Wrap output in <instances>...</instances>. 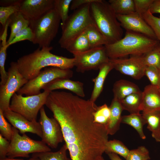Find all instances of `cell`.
<instances>
[{
    "mask_svg": "<svg viewBox=\"0 0 160 160\" xmlns=\"http://www.w3.org/2000/svg\"><path fill=\"white\" fill-rule=\"evenodd\" d=\"M61 128L71 160H96L108 140L105 125L94 121L95 102L65 91L49 92L45 104Z\"/></svg>",
    "mask_w": 160,
    "mask_h": 160,
    "instance_id": "cell-1",
    "label": "cell"
},
{
    "mask_svg": "<svg viewBox=\"0 0 160 160\" xmlns=\"http://www.w3.org/2000/svg\"><path fill=\"white\" fill-rule=\"evenodd\" d=\"M39 48L33 52L19 58L16 62L19 71L26 79L31 80L41 70L48 67L71 69L75 66L74 58H69L50 52L52 47Z\"/></svg>",
    "mask_w": 160,
    "mask_h": 160,
    "instance_id": "cell-2",
    "label": "cell"
},
{
    "mask_svg": "<svg viewBox=\"0 0 160 160\" xmlns=\"http://www.w3.org/2000/svg\"><path fill=\"white\" fill-rule=\"evenodd\" d=\"M160 43L158 40L143 34L126 31L123 38L104 46L108 57L112 59L124 58L129 55H143Z\"/></svg>",
    "mask_w": 160,
    "mask_h": 160,
    "instance_id": "cell-3",
    "label": "cell"
},
{
    "mask_svg": "<svg viewBox=\"0 0 160 160\" xmlns=\"http://www.w3.org/2000/svg\"><path fill=\"white\" fill-rule=\"evenodd\" d=\"M92 17L108 44L121 39L123 30L116 15L108 1L97 0L90 4Z\"/></svg>",
    "mask_w": 160,
    "mask_h": 160,
    "instance_id": "cell-4",
    "label": "cell"
},
{
    "mask_svg": "<svg viewBox=\"0 0 160 160\" xmlns=\"http://www.w3.org/2000/svg\"><path fill=\"white\" fill-rule=\"evenodd\" d=\"M94 23L91 14L90 4L74 10L64 23H61L62 35L58 41L60 47L66 49L76 37Z\"/></svg>",
    "mask_w": 160,
    "mask_h": 160,
    "instance_id": "cell-5",
    "label": "cell"
},
{
    "mask_svg": "<svg viewBox=\"0 0 160 160\" xmlns=\"http://www.w3.org/2000/svg\"><path fill=\"white\" fill-rule=\"evenodd\" d=\"M60 20L53 8L38 18L30 21L29 26L34 35L32 42L40 48L50 47L58 33Z\"/></svg>",
    "mask_w": 160,
    "mask_h": 160,
    "instance_id": "cell-6",
    "label": "cell"
},
{
    "mask_svg": "<svg viewBox=\"0 0 160 160\" xmlns=\"http://www.w3.org/2000/svg\"><path fill=\"white\" fill-rule=\"evenodd\" d=\"M49 92L44 91L38 95L25 97L16 93L11 99L9 109L30 121H36L38 113L45 105Z\"/></svg>",
    "mask_w": 160,
    "mask_h": 160,
    "instance_id": "cell-7",
    "label": "cell"
},
{
    "mask_svg": "<svg viewBox=\"0 0 160 160\" xmlns=\"http://www.w3.org/2000/svg\"><path fill=\"white\" fill-rule=\"evenodd\" d=\"M12 136L10 141L7 158H28L31 153L51 151L50 148L41 140L31 139L25 133L21 135L19 130L14 127H12Z\"/></svg>",
    "mask_w": 160,
    "mask_h": 160,
    "instance_id": "cell-8",
    "label": "cell"
},
{
    "mask_svg": "<svg viewBox=\"0 0 160 160\" xmlns=\"http://www.w3.org/2000/svg\"><path fill=\"white\" fill-rule=\"evenodd\" d=\"M73 75V72L71 69L55 67H46L36 77L28 81L17 94L26 96L39 94L41 93V89L51 81L58 78L70 79Z\"/></svg>",
    "mask_w": 160,
    "mask_h": 160,
    "instance_id": "cell-9",
    "label": "cell"
},
{
    "mask_svg": "<svg viewBox=\"0 0 160 160\" xmlns=\"http://www.w3.org/2000/svg\"><path fill=\"white\" fill-rule=\"evenodd\" d=\"M5 84L0 86V109L4 112L9 109L11 99L28 81L19 72L16 62H12L7 72Z\"/></svg>",
    "mask_w": 160,
    "mask_h": 160,
    "instance_id": "cell-10",
    "label": "cell"
},
{
    "mask_svg": "<svg viewBox=\"0 0 160 160\" xmlns=\"http://www.w3.org/2000/svg\"><path fill=\"white\" fill-rule=\"evenodd\" d=\"M73 55L76 71L81 73L92 70H99L103 65L110 60L104 46L91 48Z\"/></svg>",
    "mask_w": 160,
    "mask_h": 160,
    "instance_id": "cell-11",
    "label": "cell"
},
{
    "mask_svg": "<svg viewBox=\"0 0 160 160\" xmlns=\"http://www.w3.org/2000/svg\"><path fill=\"white\" fill-rule=\"evenodd\" d=\"M39 123L42 129L41 141L49 147L56 148L64 140L60 124L55 118H49L47 115L44 106L40 110Z\"/></svg>",
    "mask_w": 160,
    "mask_h": 160,
    "instance_id": "cell-12",
    "label": "cell"
},
{
    "mask_svg": "<svg viewBox=\"0 0 160 160\" xmlns=\"http://www.w3.org/2000/svg\"><path fill=\"white\" fill-rule=\"evenodd\" d=\"M110 60L113 69L123 74L136 80L141 79L145 75L147 66L143 55L132 56L129 58L112 59Z\"/></svg>",
    "mask_w": 160,
    "mask_h": 160,
    "instance_id": "cell-13",
    "label": "cell"
},
{
    "mask_svg": "<svg viewBox=\"0 0 160 160\" xmlns=\"http://www.w3.org/2000/svg\"><path fill=\"white\" fill-rule=\"evenodd\" d=\"M116 16L122 27L126 31L141 33L157 39L151 27L142 17L136 12L128 15H116Z\"/></svg>",
    "mask_w": 160,
    "mask_h": 160,
    "instance_id": "cell-14",
    "label": "cell"
},
{
    "mask_svg": "<svg viewBox=\"0 0 160 160\" xmlns=\"http://www.w3.org/2000/svg\"><path fill=\"white\" fill-rule=\"evenodd\" d=\"M54 0H22L20 11L29 21L36 19L54 8Z\"/></svg>",
    "mask_w": 160,
    "mask_h": 160,
    "instance_id": "cell-15",
    "label": "cell"
},
{
    "mask_svg": "<svg viewBox=\"0 0 160 160\" xmlns=\"http://www.w3.org/2000/svg\"><path fill=\"white\" fill-rule=\"evenodd\" d=\"M3 114L5 118L13 127L19 130L20 133L23 134L26 132H30L35 134L42 138V129L39 122L37 121H30L9 109L4 111Z\"/></svg>",
    "mask_w": 160,
    "mask_h": 160,
    "instance_id": "cell-16",
    "label": "cell"
},
{
    "mask_svg": "<svg viewBox=\"0 0 160 160\" xmlns=\"http://www.w3.org/2000/svg\"><path fill=\"white\" fill-rule=\"evenodd\" d=\"M83 83L79 81L71 80L70 79L58 78L54 80L45 85L44 91L50 92L57 89H65L70 91L81 97L85 96Z\"/></svg>",
    "mask_w": 160,
    "mask_h": 160,
    "instance_id": "cell-17",
    "label": "cell"
},
{
    "mask_svg": "<svg viewBox=\"0 0 160 160\" xmlns=\"http://www.w3.org/2000/svg\"><path fill=\"white\" fill-rule=\"evenodd\" d=\"M160 110V90L151 84L145 87L142 92L141 111L146 112Z\"/></svg>",
    "mask_w": 160,
    "mask_h": 160,
    "instance_id": "cell-18",
    "label": "cell"
},
{
    "mask_svg": "<svg viewBox=\"0 0 160 160\" xmlns=\"http://www.w3.org/2000/svg\"><path fill=\"white\" fill-rule=\"evenodd\" d=\"M109 108L110 115L105 127L108 135H113L119 129L124 109L120 101L114 98Z\"/></svg>",
    "mask_w": 160,
    "mask_h": 160,
    "instance_id": "cell-19",
    "label": "cell"
},
{
    "mask_svg": "<svg viewBox=\"0 0 160 160\" xmlns=\"http://www.w3.org/2000/svg\"><path fill=\"white\" fill-rule=\"evenodd\" d=\"M113 69V66L110 60L100 68L97 76L92 79L94 86L89 100L95 102L99 96L102 91L105 79L108 74Z\"/></svg>",
    "mask_w": 160,
    "mask_h": 160,
    "instance_id": "cell-20",
    "label": "cell"
},
{
    "mask_svg": "<svg viewBox=\"0 0 160 160\" xmlns=\"http://www.w3.org/2000/svg\"><path fill=\"white\" fill-rule=\"evenodd\" d=\"M141 91L135 84L128 81L120 79L115 82L113 88V98L121 101L128 95Z\"/></svg>",
    "mask_w": 160,
    "mask_h": 160,
    "instance_id": "cell-21",
    "label": "cell"
},
{
    "mask_svg": "<svg viewBox=\"0 0 160 160\" xmlns=\"http://www.w3.org/2000/svg\"><path fill=\"white\" fill-rule=\"evenodd\" d=\"M8 20L11 31L9 37L7 41V45L11 41L18 32L28 27L30 24V21L26 19L20 11L12 15Z\"/></svg>",
    "mask_w": 160,
    "mask_h": 160,
    "instance_id": "cell-22",
    "label": "cell"
},
{
    "mask_svg": "<svg viewBox=\"0 0 160 160\" xmlns=\"http://www.w3.org/2000/svg\"><path fill=\"white\" fill-rule=\"evenodd\" d=\"M147 124V128L157 142H160V110L143 112Z\"/></svg>",
    "mask_w": 160,
    "mask_h": 160,
    "instance_id": "cell-23",
    "label": "cell"
},
{
    "mask_svg": "<svg viewBox=\"0 0 160 160\" xmlns=\"http://www.w3.org/2000/svg\"><path fill=\"white\" fill-rule=\"evenodd\" d=\"M142 101V92L132 94L120 101L124 110L130 114L140 113Z\"/></svg>",
    "mask_w": 160,
    "mask_h": 160,
    "instance_id": "cell-24",
    "label": "cell"
},
{
    "mask_svg": "<svg viewBox=\"0 0 160 160\" xmlns=\"http://www.w3.org/2000/svg\"><path fill=\"white\" fill-rule=\"evenodd\" d=\"M121 123L132 126L137 131L142 139H145L146 137L143 131V127L146 124V122L142 114H130L122 116Z\"/></svg>",
    "mask_w": 160,
    "mask_h": 160,
    "instance_id": "cell-25",
    "label": "cell"
},
{
    "mask_svg": "<svg viewBox=\"0 0 160 160\" xmlns=\"http://www.w3.org/2000/svg\"><path fill=\"white\" fill-rule=\"evenodd\" d=\"M85 32L91 48L105 46L108 42L95 23L89 25Z\"/></svg>",
    "mask_w": 160,
    "mask_h": 160,
    "instance_id": "cell-26",
    "label": "cell"
},
{
    "mask_svg": "<svg viewBox=\"0 0 160 160\" xmlns=\"http://www.w3.org/2000/svg\"><path fill=\"white\" fill-rule=\"evenodd\" d=\"M116 15H126L135 12L133 0L108 1Z\"/></svg>",
    "mask_w": 160,
    "mask_h": 160,
    "instance_id": "cell-27",
    "label": "cell"
},
{
    "mask_svg": "<svg viewBox=\"0 0 160 160\" xmlns=\"http://www.w3.org/2000/svg\"><path fill=\"white\" fill-rule=\"evenodd\" d=\"M91 48L84 31L76 37L66 49L74 55L85 51Z\"/></svg>",
    "mask_w": 160,
    "mask_h": 160,
    "instance_id": "cell-28",
    "label": "cell"
},
{
    "mask_svg": "<svg viewBox=\"0 0 160 160\" xmlns=\"http://www.w3.org/2000/svg\"><path fill=\"white\" fill-rule=\"evenodd\" d=\"M67 146L65 144L57 151H50L33 153L32 156L36 157L39 160H71L67 156Z\"/></svg>",
    "mask_w": 160,
    "mask_h": 160,
    "instance_id": "cell-29",
    "label": "cell"
},
{
    "mask_svg": "<svg viewBox=\"0 0 160 160\" xmlns=\"http://www.w3.org/2000/svg\"><path fill=\"white\" fill-rule=\"evenodd\" d=\"M7 35L2 34L0 37V40L1 43L0 48V74L1 81L0 86L4 85L6 83L7 79V72L5 69V63L7 57L6 41Z\"/></svg>",
    "mask_w": 160,
    "mask_h": 160,
    "instance_id": "cell-30",
    "label": "cell"
},
{
    "mask_svg": "<svg viewBox=\"0 0 160 160\" xmlns=\"http://www.w3.org/2000/svg\"><path fill=\"white\" fill-rule=\"evenodd\" d=\"M130 150L121 141L117 140H108L106 144L105 152L113 153L126 159Z\"/></svg>",
    "mask_w": 160,
    "mask_h": 160,
    "instance_id": "cell-31",
    "label": "cell"
},
{
    "mask_svg": "<svg viewBox=\"0 0 160 160\" xmlns=\"http://www.w3.org/2000/svg\"><path fill=\"white\" fill-rule=\"evenodd\" d=\"M72 0H54V8L59 16L61 24H63L68 18L69 9Z\"/></svg>",
    "mask_w": 160,
    "mask_h": 160,
    "instance_id": "cell-32",
    "label": "cell"
},
{
    "mask_svg": "<svg viewBox=\"0 0 160 160\" xmlns=\"http://www.w3.org/2000/svg\"><path fill=\"white\" fill-rule=\"evenodd\" d=\"M143 57L147 66H153L160 69V43L143 55Z\"/></svg>",
    "mask_w": 160,
    "mask_h": 160,
    "instance_id": "cell-33",
    "label": "cell"
},
{
    "mask_svg": "<svg viewBox=\"0 0 160 160\" xmlns=\"http://www.w3.org/2000/svg\"><path fill=\"white\" fill-rule=\"evenodd\" d=\"M142 17L151 28L160 43V17L154 16L149 10L143 14Z\"/></svg>",
    "mask_w": 160,
    "mask_h": 160,
    "instance_id": "cell-34",
    "label": "cell"
},
{
    "mask_svg": "<svg viewBox=\"0 0 160 160\" xmlns=\"http://www.w3.org/2000/svg\"><path fill=\"white\" fill-rule=\"evenodd\" d=\"M110 115L109 107L106 104L98 106L93 113L94 121L97 123L105 125L107 124Z\"/></svg>",
    "mask_w": 160,
    "mask_h": 160,
    "instance_id": "cell-35",
    "label": "cell"
},
{
    "mask_svg": "<svg viewBox=\"0 0 160 160\" xmlns=\"http://www.w3.org/2000/svg\"><path fill=\"white\" fill-rule=\"evenodd\" d=\"M150 159L148 150L145 146H141L137 148L130 150L126 160H149Z\"/></svg>",
    "mask_w": 160,
    "mask_h": 160,
    "instance_id": "cell-36",
    "label": "cell"
},
{
    "mask_svg": "<svg viewBox=\"0 0 160 160\" xmlns=\"http://www.w3.org/2000/svg\"><path fill=\"white\" fill-rule=\"evenodd\" d=\"M6 119L3 112L0 109V134L10 141L13 134L12 127Z\"/></svg>",
    "mask_w": 160,
    "mask_h": 160,
    "instance_id": "cell-37",
    "label": "cell"
},
{
    "mask_svg": "<svg viewBox=\"0 0 160 160\" xmlns=\"http://www.w3.org/2000/svg\"><path fill=\"white\" fill-rule=\"evenodd\" d=\"M145 75L150 81L151 84L160 87V69L151 66H147L145 71Z\"/></svg>",
    "mask_w": 160,
    "mask_h": 160,
    "instance_id": "cell-38",
    "label": "cell"
},
{
    "mask_svg": "<svg viewBox=\"0 0 160 160\" xmlns=\"http://www.w3.org/2000/svg\"><path fill=\"white\" fill-rule=\"evenodd\" d=\"M33 37V33L31 29L28 26L18 32L11 41L7 46L8 48L12 44L25 40H28L32 42Z\"/></svg>",
    "mask_w": 160,
    "mask_h": 160,
    "instance_id": "cell-39",
    "label": "cell"
},
{
    "mask_svg": "<svg viewBox=\"0 0 160 160\" xmlns=\"http://www.w3.org/2000/svg\"><path fill=\"white\" fill-rule=\"evenodd\" d=\"M19 11V5L0 7V22L4 28L10 16L14 13Z\"/></svg>",
    "mask_w": 160,
    "mask_h": 160,
    "instance_id": "cell-40",
    "label": "cell"
},
{
    "mask_svg": "<svg viewBox=\"0 0 160 160\" xmlns=\"http://www.w3.org/2000/svg\"><path fill=\"white\" fill-rule=\"evenodd\" d=\"M135 12L142 16L149 10L154 0H133Z\"/></svg>",
    "mask_w": 160,
    "mask_h": 160,
    "instance_id": "cell-41",
    "label": "cell"
},
{
    "mask_svg": "<svg viewBox=\"0 0 160 160\" xmlns=\"http://www.w3.org/2000/svg\"><path fill=\"white\" fill-rule=\"evenodd\" d=\"M10 142L0 134V159L7 158Z\"/></svg>",
    "mask_w": 160,
    "mask_h": 160,
    "instance_id": "cell-42",
    "label": "cell"
},
{
    "mask_svg": "<svg viewBox=\"0 0 160 160\" xmlns=\"http://www.w3.org/2000/svg\"><path fill=\"white\" fill-rule=\"evenodd\" d=\"M97 0H72L70 7L71 10H75L87 4H90Z\"/></svg>",
    "mask_w": 160,
    "mask_h": 160,
    "instance_id": "cell-43",
    "label": "cell"
},
{
    "mask_svg": "<svg viewBox=\"0 0 160 160\" xmlns=\"http://www.w3.org/2000/svg\"><path fill=\"white\" fill-rule=\"evenodd\" d=\"M22 0H1V7H6L15 5H20Z\"/></svg>",
    "mask_w": 160,
    "mask_h": 160,
    "instance_id": "cell-44",
    "label": "cell"
},
{
    "mask_svg": "<svg viewBox=\"0 0 160 160\" xmlns=\"http://www.w3.org/2000/svg\"><path fill=\"white\" fill-rule=\"evenodd\" d=\"M152 14L160 13V0H154L149 9Z\"/></svg>",
    "mask_w": 160,
    "mask_h": 160,
    "instance_id": "cell-45",
    "label": "cell"
},
{
    "mask_svg": "<svg viewBox=\"0 0 160 160\" xmlns=\"http://www.w3.org/2000/svg\"><path fill=\"white\" fill-rule=\"evenodd\" d=\"M111 160H122L118 155L113 153H109L107 154Z\"/></svg>",
    "mask_w": 160,
    "mask_h": 160,
    "instance_id": "cell-46",
    "label": "cell"
},
{
    "mask_svg": "<svg viewBox=\"0 0 160 160\" xmlns=\"http://www.w3.org/2000/svg\"><path fill=\"white\" fill-rule=\"evenodd\" d=\"M0 160H24L21 159H15V158L10 159V158H7L4 159H0ZM26 160H39L36 157L32 156V158H31L28 159Z\"/></svg>",
    "mask_w": 160,
    "mask_h": 160,
    "instance_id": "cell-47",
    "label": "cell"
},
{
    "mask_svg": "<svg viewBox=\"0 0 160 160\" xmlns=\"http://www.w3.org/2000/svg\"><path fill=\"white\" fill-rule=\"evenodd\" d=\"M96 160H105L102 156H101L99 157Z\"/></svg>",
    "mask_w": 160,
    "mask_h": 160,
    "instance_id": "cell-48",
    "label": "cell"
},
{
    "mask_svg": "<svg viewBox=\"0 0 160 160\" xmlns=\"http://www.w3.org/2000/svg\"><path fill=\"white\" fill-rule=\"evenodd\" d=\"M159 89L160 90V87H159Z\"/></svg>",
    "mask_w": 160,
    "mask_h": 160,
    "instance_id": "cell-49",
    "label": "cell"
}]
</instances>
